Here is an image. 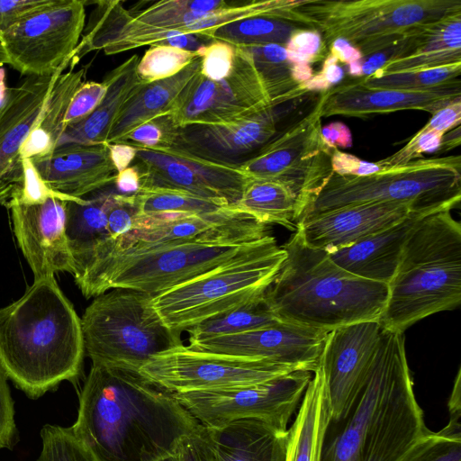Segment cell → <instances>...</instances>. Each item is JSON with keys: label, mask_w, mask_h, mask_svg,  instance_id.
Masks as SVG:
<instances>
[{"label": "cell", "mask_w": 461, "mask_h": 461, "mask_svg": "<svg viewBox=\"0 0 461 461\" xmlns=\"http://www.w3.org/2000/svg\"><path fill=\"white\" fill-rule=\"evenodd\" d=\"M200 425L140 371L92 365L70 428L96 461H159Z\"/></svg>", "instance_id": "obj_1"}, {"label": "cell", "mask_w": 461, "mask_h": 461, "mask_svg": "<svg viewBox=\"0 0 461 461\" xmlns=\"http://www.w3.org/2000/svg\"><path fill=\"white\" fill-rule=\"evenodd\" d=\"M321 461H401L429 429L413 391L403 333L382 330L373 363Z\"/></svg>", "instance_id": "obj_2"}, {"label": "cell", "mask_w": 461, "mask_h": 461, "mask_svg": "<svg viewBox=\"0 0 461 461\" xmlns=\"http://www.w3.org/2000/svg\"><path fill=\"white\" fill-rule=\"evenodd\" d=\"M84 355L81 319L54 275L34 279L21 298L0 308V366L29 398L75 381Z\"/></svg>", "instance_id": "obj_3"}, {"label": "cell", "mask_w": 461, "mask_h": 461, "mask_svg": "<svg viewBox=\"0 0 461 461\" xmlns=\"http://www.w3.org/2000/svg\"><path fill=\"white\" fill-rule=\"evenodd\" d=\"M282 248L286 258L265 293L279 321L328 332L379 321L387 300L386 284L344 270L326 251L307 246L297 230Z\"/></svg>", "instance_id": "obj_4"}, {"label": "cell", "mask_w": 461, "mask_h": 461, "mask_svg": "<svg viewBox=\"0 0 461 461\" xmlns=\"http://www.w3.org/2000/svg\"><path fill=\"white\" fill-rule=\"evenodd\" d=\"M383 330L403 333L432 314L461 303V225L450 211L419 219L387 285Z\"/></svg>", "instance_id": "obj_5"}, {"label": "cell", "mask_w": 461, "mask_h": 461, "mask_svg": "<svg viewBox=\"0 0 461 461\" xmlns=\"http://www.w3.org/2000/svg\"><path fill=\"white\" fill-rule=\"evenodd\" d=\"M257 241L131 243L96 258L74 279L86 298L116 288L155 297L229 262Z\"/></svg>", "instance_id": "obj_6"}, {"label": "cell", "mask_w": 461, "mask_h": 461, "mask_svg": "<svg viewBox=\"0 0 461 461\" xmlns=\"http://www.w3.org/2000/svg\"><path fill=\"white\" fill-rule=\"evenodd\" d=\"M286 258L272 235L219 267L152 298L166 324L182 333L265 294Z\"/></svg>", "instance_id": "obj_7"}, {"label": "cell", "mask_w": 461, "mask_h": 461, "mask_svg": "<svg viewBox=\"0 0 461 461\" xmlns=\"http://www.w3.org/2000/svg\"><path fill=\"white\" fill-rule=\"evenodd\" d=\"M461 199L459 155L419 158L363 176L332 173L303 216L370 203L412 204L423 215L451 211Z\"/></svg>", "instance_id": "obj_8"}, {"label": "cell", "mask_w": 461, "mask_h": 461, "mask_svg": "<svg viewBox=\"0 0 461 461\" xmlns=\"http://www.w3.org/2000/svg\"><path fill=\"white\" fill-rule=\"evenodd\" d=\"M150 295L111 289L95 297L81 318L85 353L92 365L140 371L153 357L183 345Z\"/></svg>", "instance_id": "obj_9"}, {"label": "cell", "mask_w": 461, "mask_h": 461, "mask_svg": "<svg viewBox=\"0 0 461 461\" xmlns=\"http://www.w3.org/2000/svg\"><path fill=\"white\" fill-rule=\"evenodd\" d=\"M458 12L460 0H303L294 23L317 31L327 48L342 39L365 57L397 45L416 25Z\"/></svg>", "instance_id": "obj_10"}, {"label": "cell", "mask_w": 461, "mask_h": 461, "mask_svg": "<svg viewBox=\"0 0 461 461\" xmlns=\"http://www.w3.org/2000/svg\"><path fill=\"white\" fill-rule=\"evenodd\" d=\"M23 181L6 204L23 257L34 279L59 272L74 275L75 262L66 233L67 202L81 198L49 189L29 160H23Z\"/></svg>", "instance_id": "obj_11"}, {"label": "cell", "mask_w": 461, "mask_h": 461, "mask_svg": "<svg viewBox=\"0 0 461 461\" xmlns=\"http://www.w3.org/2000/svg\"><path fill=\"white\" fill-rule=\"evenodd\" d=\"M322 102L321 95L304 117L238 165L249 178L285 185L297 198L303 216L333 173L330 158L334 149L321 137Z\"/></svg>", "instance_id": "obj_12"}, {"label": "cell", "mask_w": 461, "mask_h": 461, "mask_svg": "<svg viewBox=\"0 0 461 461\" xmlns=\"http://www.w3.org/2000/svg\"><path fill=\"white\" fill-rule=\"evenodd\" d=\"M86 2L57 0L0 37L2 63L22 75L44 77L72 64L83 34Z\"/></svg>", "instance_id": "obj_13"}, {"label": "cell", "mask_w": 461, "mask_h": 461, "mask_svg": "<svg viewBox=\"0 0 461 461\" xmlns=\"http://www.w3.org/2000/svg\"><path fill=\"white\" fill-rule=\"evenodd\" d=\"M312 376V372L299 370L260 384L174 395L205 428H220L240 419H256L286 430Z\"/></svg>", "instance_id": "obj_14"}, {"label": "cell", "mask_w": 461, "mask_h": 461, "mask_svg": "<svg viewBox=\"0 0 461 461\" xmlns=\"http://www.w3.org/2000/svg\"><path fill=\"white\" fill-rule=\"evenodd\" d=\"M299 371L267 360L203 352L184 344L149 360L140 373L173 393L224 390Z\"/></svg>", "instance_id": "obj_15"}, {"label": "cell", "mask_w": 461, "mask_h": 461, "mask_svg": "<svg viewBox=\"0 0 461 461\" xmlns=\"http://www.w3.org/2000/svg\"><path fill=\"white\" fill-rule=\"evenodd\" d=\"M275 107L258 73L251 53L236 47L230 73L211 80L200 71L188 82L167 114L175 127L224 123Z\"/></svg>", "instance_id": "obj_16"}, {"label": "cell", "mask_w": 461, "mask_h": 461, "mask_svg": "<svg viewBox=\"0 0 461 461\" xmlns=\"http://www.w3.org/2000/svg\"><path fill=\"white\" fill-rule=\"evenodd\" d=\"M140 189H171L235 207L249 177L238 166L212 162L169 147L138 149Z\"/></svg>", "instance_id": "obj_17"}, {"label": "cell", "mask_w": 461, "mask_h": 461, "mask_svg": "<svg viewBox=\"0 0 461 461\" xmlns=\"http://www.w3.org/2000/svg\"><path fill=\"white\" fill-rule=\"evenodd\" d=\"M268 235H271L268 225L230 206L203 214H138L133 230L120 240L106 241L96 250L91 261L131 243L188 240L252 242Z\"/></svg>", "instance_id": "obj_18"}, {"label": "cell", "mask_w": 461, "mask_h": 461, "mask_svg": "<svg viewBox=\"0 0 461 461\" xmlns=\"http://www.w3.org/2000/svg\"><path fill=\"white\" fill-rule=\"evenodd\" d=\"M328 333L280 321L242 333L189 341L188 347L203 352L267 360L313 373L319 366Z\"/></svg>", "instance_id": "obj_19"}, {"label": "cell", "mask_w": 461, "mask_h": 461, "mask_svg": "<svg viewBox=\"0 0 461 461\" xmlns=\"http://www.w3.org/2000/svg\"><path fill=\"white\" fill-rule=\"evenodd\" d=\"M382 330L379 321H363L328 333L319 365L327 385L331 422L345 415L364 384Z\"/></svg>", "instance_id": "obj_20"}, {"label": "cell", "mask_w": 461, "mask_h": 461, "mask_svg": "<svg viewBox=\"0 0 461 461\" xmlns=\"http://www.w3.org/2000/svg\"><path fill=\"white\" fill-rule=\"evenodd\" d=\"M279 113L268 107L238 120L175 127L172 148L221 164L242 163L273 139Z\"/></svg>", "instance_id": "obj_21"}, {"label": "cell", "mask_w": 461, "mask_h": 461, "mask_svg": "<svg viewBox=\"0 0 461 461\" xmlns=\"http://www.w3.org/2000/svg\"><path fill=\"white\" fill-rule=\"evenodd\" d=\"M68 67L50 76H29L9 88L0 106V186L12 191L24 177L21 149L38 122L58 77Z\"/></svg>", "instance_id": "obj_22"}, {"label": "cell", "mask_w": 461, "mask_h": 461, "mask_svg": "<svg viewBox=\"0 0 461 461\" xmlns=\"http://www.w3.org/2000/svg\"><path fill=\"white\" fill-rule=\"evenodd\" d=\"M412 215L427 216L411 203H362L303 218L298 221L295 230L307 246L330 252L384 230Z\"/></svg>", "instance_id": "obj_23"}, {"label": "cell", "mask_w": 461, "mask_h": 461, "mask_svg": "<svg viewBox=\"0 0 461 461\" xmlns=\"http://www.w3.org/2000/svg\"><path fill=\"white\" fill-rule=\"evenodd\" d=\"M321 95L322 117L366 118L403 110H420L434 114L461 99V84L428 91H411L369 88L356 81L330 88Z\"/></svg>", "instance_id": "obj_24"}, {"label": "cell", "mask_w": 461, "mask_h": 461, "mask_svg": "<svg viewBox=\"0 0 461 461\" xmlns=\"http://www.w3.org/2000/svg\"><path fill=\"white\" fill-rule=\"evenodd\" d=\"M29 161L49 189L75 198L104 188L117 174L108 144L76 147Z\"/></svg>", "instance_id": "obj_25"}, {"label": "cell", "mask_w": 461, "mask_h": 461, "mask_svg": "<svg viewBox=\"0 0 461 461\" xmlns=\"http://www.w3.org/2000/svg\"><path fill=\"white\" fill-rule=\"evenodd\" d=\"M461 63V12L410 29L393 47L378 75Z\"/></svg>", "instance_id": "obj_26"}, {"label": "cell", "mask_w": 461, "mask_h": 461, "mask_svg": "<svg viewBox=\"0 0 461 461\" xmlns=\"http://www.w3.org/2000/svg\"><path fill=\"white\" fill-rule=\"evenodd\" d=\"M139 59L138 55H132L104 77L103 82L107 86L104 98L86 119L65 128L52 153L76 147L108 144L111 130L122 106L144 84L136 72Z\"/></svg>", "instance_id": "obj_27"}, {"label": "cell", "mask_w": 461, "mask_h": 461, "mask_svg": "<svg viewBox=\"0 0 461 461\" xmlns=\"http://www.w3.org/2000/svg\"><path fill=\"white\" fill-rule=\"evenodd\" d=\"M420 218L422 216H410L357 242L327 253L344 270L364 279L388 285L398 266L404 243Z\"/></svg>", "instance_id": "obj_28"}, {"label": "cell", "mask_w": 461, "mask_h": 461, "mask_svg": "<svg viewBox=\"0 0 461 461\" xmlns=\"http://www.w3.org/2000/svg\"><path fill=\"white\" fill-rule=\"evenodd\" d=\"M204 429L214 461H285L288 429L256 419Z\"/></svg>", "instance_id": "obj_29"}, {"label": "cell", "mask_w": 461, "mask_h": 461, "mask_svg": "<svg viewBox=\"0 0 461 461\" xmlns=\"http://www.w3.org/2000/svg\"><path fill=\"white\" fill-rule=\"evenodd\" d=\"M330 422L327 385L319 365L312 373L295 420L288 429L285 461H321Z\"/></svg>", "instance_id": "obj_30"}, {"label": "cell", "mask_w": 461, "mask_h": 461, "mask_svg": "<svg viewBox=\"0 0 461 461\" xmlns=\"http://www.w3.org/2000/svg\"><path fill=\"white\" fill-rule=\"evenodd\" d=\"M198 56L178 74L159 81L141 84L127 100L111 130L107 143H115L136 127L167 115L188 84L200 71Z\"/></svg>", "instance_id": "obj_31"}, {"label": "cell", "mask_w": 461, "mask_h": 461, "mask_svg": "<svg viewBox=\"0 0 461 461\" xmlns=\"http://www.w3.org/2000/svg\"><path fill=\"white\" fill-rule=\"evenodd\" d=\"M112 192L104 188L79 201L67 202L66 233L75 262V273L80 272L98 248L109 240L107 207Z\"/></svg>", "instance_id": "obj_32"}, {"label": "cell", "mask_w": 461, "mask_h": 461, "mask_svg": "<svg viewBox=\"0 0 461 461\" xmlns=\"http://www.w3.org/2000/svg\"><path fill=\"white\" fill-rule=\"evenodd\" d=\"M86 69L62 73L54 84L47 104L21 149L23 160L49 156L65 130V115L77 89L85 82Z\"/></svg>", "instance_id": "obj_33"}, {"label": "cell", "mask_w": 461, "mask_h": 461, "mask_svg": "<svg viewBox=\"0 0 461 461\" xmlns=\"http://www.w3.org/2000/svg\"><path fill=\"white\" fill-rule=\"evenodd\" d=\"M235 208L266 225L278 224L296 230L303 212L294 193L283 183L249 178Z\"/></svg>", "instance_id": "obj_34"}, {"label": "cell", "mask_w": 461, "mask_h": 461, "mask_svg": "<svg viewBox=\"0 0 461 461\" xmlns=\"http://www.w3.org/2000/svg\"><path fill=\"white\" fill-rule=\"evenodd\" d=\"M251 53L254 65L276 107L307 91L293 76L294 64L289 60L285 46L266 44L244 47Z\"/></svg>", "instance_id": "obj_35"}, {"label": "cell", "mask_w": 461, "mask_h": 461, "mask_svg": "<svg viewBox=\"0 0 461 461\" xmlns=\"http://www.w3.org/2000/svg\"><path fill=\"white\" fill-rule=\"evenodd\" d=\"M268 306L265 294L253 302L189 328V341L242 333L280 322Z\"/></svg>", "instance_id": "obj_36"}, {"label": "cell", "mask_w": 461, "mask_h": 461, "mask_svg": "<svg viewBox=\"0 0 461 461\" xmlns=\"http://www.w3.org/2000/svg\"><path fill=\"white\" fill-rule=\"evenodd\" d=\"M299 28L301 27L281 19L252 17L223 25L213 31L209 38L235 47L266 44L285 46L291 34Z\"/></svg>", "instance_id": "obj_37"}, {"label": "cell", "mask_w": 461, "mask_h": 461, "mask_svg": "<svg viewBox=\"0 0 461 461\" xmlns=\"http://www.w3.org/2000/svg\"><path fill=\"white\" fill-rule=\"evenodd\" d=\"M139 215L203 214L220 211L230 205L221 201L203 198L193 194L171 189L140 190L136 194ZM231 207V206H230Z\"/></svg>", "instance_id": "obj_38"}, {"label": "cell", "mask_w": 461, "mask_h": 461, "mask_svg": "<svg viewBox=\"0 0 461 461\" xmlns=\"http://www.w3.org/2000/svg\"><path fill=\"white\" fill-rule=\"evenodd\" d=\"M461 63L423 70L378 75L373 73L359 82L369 88L428 91L461 84Z\"/></svg>", "instance_id": "obj_39"}, {"label": "cell", "mask_w": 461, "mask_h": 461, "mask_svg": "<svg viewBox=\"0 0 461 461\" xmlns=\"http://www.w3.org/2000/svg\"><path fill=\"white\" fill-rule=\"evenodd\" d=\"M461 418H449L438 432L429 431L401 461H461Z\"/></svg>", "instance_id": "obj_40"}, {"label": "cell", "mask_w": 461, "mask_h": 461, "mask_svg": "<svg viewBox=\"0 0 461 461\" xmlns=\"http://www.w3.org/2000/svg\"><path fill=\"white\" fill-rule=\"evenodd\" d=\"M197 57L196 51L167 45H152L139 59L136 72L144 84L159 81L178 74Z\"/></svg>", "instance_id": "obj_41"}, {"label": "cell", "mask_w": 461, "mask_h": 461, "mask_svg": "<svg viewBox=\"0 0 461 461\" xmlns=\"http://www.w3.org/2000/svg\"><path fill=\"white\" fill-rule=\"evenodd\" d=\"M40 435L41 450L36 461H96L70 427L45 424Z\"/></svg>", "instance_id": "obj_42"}, {"label": "cell", "mask_w": 461, "mask_h": 461, "mask_svg": "<svg viewBox=\"0 0 461 461\" xmlns=\"http://www.w3.org/2000/svg\"><path fill=\"white\" fill-rule=\"evenodd\" d=\"M139 214L136 194L131 195L112 192L107 207V231L109 240L117 241L134 229Z\"/></svg>", "instance_id": "obj_43"}, {"label": "cell", "mask_w": 461, "mask_h": 461, "mask_svg": "<svg viewBox=\"0 0 461 461\" xmlns=\"http://www.w3.org/2000/svg\"><path fill=\"white\" fill-rule=\"evenodd\" d=\"M285 48L293 64L311 65L324 59L329 53L321 35L312 29L295 30Z\"/></svg>", "instance_id": "obj_44"}, {"label": "cell", "mask_w": 461, "mask_h": 461, "mask_svg": "<svg viewBox=\"0 0 461 461\" xmlns=\"http://www.w3.org/2000/svg\"><path fill=\"white\" fill-rule=\"evenodd\" d=\"M174 128L168 117L165 115L136 127L119 142L130 144L138 149L169 148Z\"/></svg>", "instance_id": "obj_45"}, {"label": "cell", "mask_w": 461, "mask_h": 461, "mask_svg": "<svg viewBox=\"0 0 461 461\" xmlns=\"http://www.w3.org/2000/svg\"><path fill=\"white\" fill-rule=\"evenodd\" d=\"M201 58L200 73L211 80L226 77L231 71L236 57V47L217 40L196 50Z\"/></svg>", "instance_id": "obj_46"}, {"label": "cell", "mask_w": 461, "mask_h": 461, "mask_svg": "<svg viewBox=\"0 0 461 461\" xmlns=\"http://www.w3.org/2000/svg\"><path fill=\"white\" fill-rule=\"evenodd\" d=\"M106 85L102 82H84L73 95L65 115V128L74 125L91 114L104 98Z\"/></svg>", "instance_id": "obj_47"}, {"label": "cell", "mask_w": 461, "mask_h": 461, "mask_svg": "<svg viewBox=\"0 0 461 461\" xmlns=\"http://www.w3.org/2000/svg\"><path fill=\"white\" fill-rule=\"evenodd\" d=\"M442 137L443 134L436 131H418L403 148L377 163L384 168L404 165L424 153L439 150Z\"/></svg>", "instance_id": "obj_48"}, {"label": "cell", "mask_w": 461, "mask_h": 461, "mask_svg": "<svg viewBox=\"0 0 461 461\" xmlns=\"http://www.w3.org/2000/svg\"><path fill=\"white\" fill-rule=\"evenodd\" d=\"M7 379L0 366V449H12L17 439L14 402Z\"/></svg>", "instance_id": "obj_49"}, {"label": "cell", "mask_w": 461, "mask_h": 461, "mask_svg": "<svg viewBox=\"0 0 461 461\" xmlns=\"http://www.w3.org/2000/svg\"><path fill=\"white\" fill-rule=\"evenodd\" d=\"M57 0H0V37L26 17L43 10Z\"/></svg>", "instance_id": "obj_50"}, {"label": "cell", "mask_w": 461, "mask_h": 461, "mask_svg": "<svg viewBox=\"0 0 461 461\" xmlns=\"http://www.w3.org/2000/svg\"><path fill=\"white\" fill-rule=\"evenodd\" d=\"M330 163L332 172L339 176H363L386 169L377 162L362 160L356 156L339 151V149L333 150Z\"/></svg>", "instance_id": "obj_51"}, {"label": "cell", "mask_w": 461, "mask_h": 461, "mask_svg": "<svg viewBox=\"0 0 461 461\" xmlns=\"http://www.w3.org/2000/svg\"><path fill=\"white\" fill-rule=\"evenodd\" d=\"M176 456L179 461H214L203 426L200 425L184 438Z\"/></svg>", "instance_id": "obj_52"}, {"label": "cell", "mask_w": 461, "mask_h": 461, "mask_svg": "<svg viewBox=\"0 0 461 461\" xmlns=\"http://www.w3.org/2000/svg\"><path fill=\"white\" fill-rule=\"evenodd\" d=\"M461 99L457 100L432 114L430 120L419 131H436L445 134L460 125Z\"/></svg>", "instance_id": "obj_53"}, {"label": "cell", "mask_w": 461, "mask_h": 461, "mask_svg": "<svg viewBox=\"0 0 461 461\" xmlns=\"http://www.w3.org/2000/svg\"><path fill=\"white\" fill-rule=\"evenodd\" d=\"M321 137L331 149L352 146V134L349 128L341 122H334L321 127Z\"/></svg>", "instance_id": "obj_54"}, {"label": "cell", "mask_w": 461, "mask_h": 461, "mask_svg": "<svg viewBox=\"0 0 461 461\" xmlns=\"http://www.w3.org/2000/svg\"><path fill=\"white\" fill-rule=\"evenodd\" d=\"M108 149L111 161L117 173L129 167L133 163L138 152V149L124 142L109 143Z\"/></svg>", "instance_id": "obj_55"}, {"label": "cell", "mask_w": 461, "mask_h": 461, "mask_svg": "<svg viewBox=\"0 0 461 461\" xmlns=\"http://www.w3.org/2000/svg\"><path fill=\"white\" fill-rule=\"evenodd\" d=\"M113 184L119 194L131 195L137 194L140 189V176L134 166L116 174Z\"/></svg>", "instance_id": "obj_56"}, {"label": "cell", "mask_w": 461, "mask_h": 461, "mask_svg": "<svg viewBox=\"0 0 461 461\" xmlns=\"http://www.w3.org/2000/svg\"><path fill=\"white\" fill-rule=\"evenodd\" d=\"M329 54L332 55L338 61L350 65L361 61L364 56L349 42L342 39L333 41L328 47Z\"/></svg>", "instance_id": "obj_57"}, {"label": "cell", "mask_w": 461, "mask_h": 461, "mask_svg": "<svg viewBox=\"0 0 461 461\" xmlns=\"http://www.w3.org/2000/svg\"><path fill=\"white\" fill-rule=\"evenodd\" d=\"M337 62L336 58L328 53L324 59L322 68L319 73L330 86L341 80L344 75L342 68Z\"/></svg>", "instance_id": "obj_58"}, {"label": "cell", "mask_w": 461, "mask_h": 461, "mask_svg": "<svg viewBox=\"0 0 461 461\" xmlns=\"http://www.w3.org/2000/svg\"><path fill=\"white\" fill-rule=\"evenodd\" d=\"M450 418H461V370L458 368L447 402Z\"/></svg>", "instance_id": "obj_59"}, {"label": "cell", "mask_w": 461, "mask_h": 461, "mask_svg": "<svg viewBox=\"0 0 461 461\" xmlns=\"http://www.w3.org/2000/svg\"><path fill=\"white\" fill-rule=\"evenodd\" d=\"M460 140L461 134L459 125L443 135L439 150L447 151L452 149L460 144Z\"/></svg>", "instance_id": "obj_60"}, {"label": "cell", "mask_w": 461, "mask_h": 461, "mask_svg": "<svg viewBox=\"0 0 461 461\" xmlns=\"http://www.w3.org/2000/svg\"><path fill=\"white\" fill-rule=\"evenodd\" d=\"M13 193H14V191H12L8 188L0 186V205L6 206L7 203L11 199Z\"/></svg>", "instance_id": "obj_61"}, {"label": "cell", "mask_w": 461, "mask_h": 461, "mask_svg": "<svg viewBox=\"0 0 461 461\" xmlns=\"http://www.w3.org/2000/svg\"><path fill=\"white\" fill-rule=\"evenodd\" d=\"M159 461H179V459H178V456L176 454V455L167 456V457H166L164 459H161Z\"/></svg>", "instance_id": "obj_62"}, {"label": "cell", "mask_w": 461, "mask_h": 461, "mask_svg": "<svg viewBox=\"0 0 461 461\" xmlns=\"http://www.w3.org/2000/svg\"><path fill=\"white\" fill-rule=\"evenodd\" d=\"M3 63H2V59H1V54H0V66H2Z\"/></svg>", "instance_id": "obj_63"}]
</instances>
